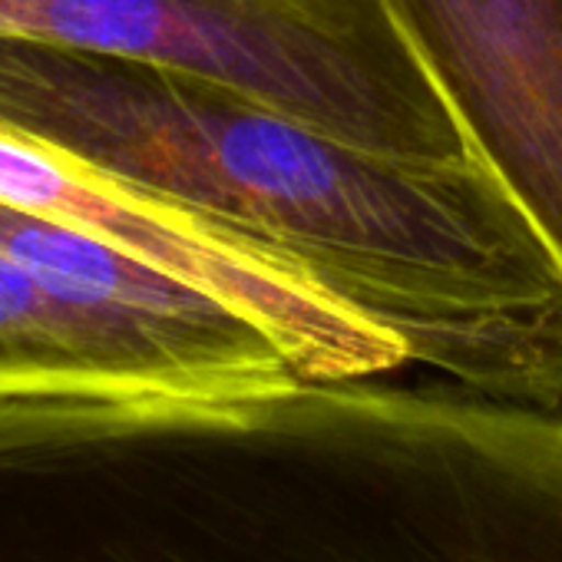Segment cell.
<instances>
[{"label":"cell","instance_id":"1","mask_svg":"<svg viewBox=\"0 0 562 562\" xmlns=\"http://www.w3.org/2000/svg\"><path fill=\"white\" fill-rule=\"evenodd\" d=\"M0 562H562V417L368 378L0 407Z\"/></svg>","mask_w":562,"mask_h":562},{"label":"cell","instance_id":"2","mask_svg":"<svg viewBox=\"0 0 562 562\" xmlns=\"http://www.w3.org/2000/svg\"><path fill=\"white\" fill-rule=\"evenodd\" d=\"M0 126L292 268L457 387L562 407V261L483 159L351 146L162 67L0 44Z\"/></svg>","mask_w":562,"mask_h":562},{"label":"cell","instance_id":"3","mask_svg":"<svg viewBox=\"0 0 562 562\" xmlns=\"http://www.w3.org/2000/svg\"><path fill=\"white\" fill-rule=\"evenodd\" d=\"M0 44L199 77L394 159H480L394 0H0Z\"/></svg>","mask_w":562,"mask_h":562},{"label":"cell","instance_id":"4","mask_svg":"<svg viewBox=\"0 0 562 562\" xmlns=\"http://www.w3.org/2000/svg\"><path fill=\"white\" fill-rule=\"evenodd\" d=\"M289 381L305 378L285 345L218 295L83 299L0 251V407L225 397Z\"/></svg>","mask_w":562,"mask_h":562},{"label":"cell","instance_id":"5","mask_svg":"<svg viewBox=\"0 0 562 562\" xmlns=\"http://www.w3.org/2000/svg\"><path fill=\"white\" fill-rule=\"evenodd\" d=\"M0 202L110 241L238 305L285 345L305 381H358L407 364L394 338L232 232L4 126Z\"/></svg>","mask_w":562,"mask_h":562},{"label":"cell","instance_id":"6","mask_svg":"<svg viewBox=\"0 0 562 562\" xmlns=\"http://www.w3.org/2000/svg\"><path fill=\"white\" fill-rule=\"evenodd\" d=\"M473 153L562 261V0H394Z\"/></svg>","mask_w":562,"mask_h":562}]
</instances>
